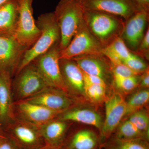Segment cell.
<instances>
[{"instance_id":"6da1fadb","label":"cell","mask_w":149,"mask_h":149,"mask_svg":"<svg viewBox=\"0 0 149 149\" xmlns=\"http://www.w3.org/2000/svg\"><path fill=\"white\" fill-rule=\"evenodd\" d=\"M84 21L91 34L104 48L121 37L125 23L120 17L89 10H85Z\"/></svg>"},{"instance_id":"7a4b0ae2","label":"cell","mask_w":149,"mask_h":149,"mask_svg":"<svg viewBox=\"0 0 149 149\" xmlns=\"http://www.w3.org/2000/svg\"><path fill=\"white\" fill-rule=\"evenodd\" d=\"M84 12L78 0H60L53 13L60 30L61 51L68 46L84 21Z\"/></svg>"},{"instance_id":"3957f363","label":"cell","mask_w":149,"mask_h":149,"mask_svg":"<svg viewBox=\"0 0 149 149\" xmlns=\"http://www.w3.org/2000/svg\"><path fill=\"white\" fill-rule=\"evenodd\" d=\"M36 23L41 35L35 44L24 53L16 74L25 65L45 53L56 43L60 42V30L53 12L41 15Z\"/></svg>"},{"instance_id":"277c9868","label":"cell","mask_w":149,"mask_h":149,"mask_svg":"<svg viewBox=\"0 0 149 149\" xmlns=\"http://www.w3.org/2000/svg\"><path fill=\"white\" fill-rule=\"evenodd\" d=\"M50 87L32 62L24 66L12 80L14 101L23 100Z\"/></svg>"},{"instance_id":"5b68a950","label":"cell","mask_w":149,"mask_h":149,"mask_svg":"<svg viewBox=\"0 0 149 149\" xmlns=\"http://www.w3.org/2000/svg\"><path fill=\"white\" fill-rule=\"evenodd\" d=\"M3 130L18 149H40L46 145L39 127L17 118Z\"/></svg>"},{"instance_id":"8992f818","label":"cell","mask_w":149,"mask_h":149,"mask_svg":"<svg viewBox=\"0 0 149 149\" xmlns=\"http://www.w3.org/2000/svg\"><path fill=\"white\" fill-rule=\"evenodd\" d=\"M59 43H56L45 53L32 62L50 87L60 89L68 94L60 67Z\"/></svg>"},{"instance_id":"52a82bcc","label":"cell","mask_w":149,"mask_h":149,"mask_svg":"<svg viewBox=\"0 0 149 149\" xmlns=\"http://www.w3.org/2000/svg\"><path fill=\"white\" fill-rule=\"evenodd\" d=\"M33 0H17L19 13L17 27L14 38L29 49L38 40L41 31L33 15Z\"/></svg>"},{"instance_id":"ba28073f","label":"cell","mask_w":149,"mask_h":149,"mask_svg":"<svg viewBox=\"0 0 149 149\" xmlns=\"http://www.w3.org/2000/svg\"><path fill=\"white\" fill-rule=\"evenodd\" d=\"M28 49L13 37L0 36V74L12 80Z\"/></svg>"},{"instance_id":"9c48e42d","label":"cell","mask_w":149,"mask_h":149,"mask_svg":"<svg viewBox=\"0 0 149 149\" xmlns=\"http://www.w3.org/2000/svg\"><path fill=\"white\" fill-rule=\"evenodd\" d=\"M103 48L83 21L68 46L61 51L60 59H72L85 55L102 53Z\"/></svg>"},{"instance_id":"30bf717a","label":"cell","mask_w":149,"mask_h":149,"mask_svg":"<svg viewBox=\"0 0 149 149\" xmlns=\"http://www.w3.org/2000/svg\"><path fill=\"white\" fill-rule=\"evenodd\" d=\"M13 111L15 118L38 127L61 113L24 100L14 102Z\"/></svg>"},{"instance_id":"8fae6325","label":"cell","mask_w":149,"mask_h":149,"mask_svg":"<svg viewBox=\"0 0 149 149\" xmlns=\"http://www.w3.org/2000/svg\"><path fill=\"white\" fill-rule=\"evenodd\" d=\"M24 100L60 113L72 107L74 103L73 99L68 93L52 87H48Z\"/></svg>"},{"instance_id":"7c38bea8","label":"cell","mask_w":149,"mask_h":149,"mask_svg":"<svg viewBox=\"0 0 149 149\" xmlns=\"http://www.w3.org/2000/svg\"><path fill=\"white\" fill-rule=\"evenodd\" d=\"M149 19V13L138 11L125 20L120 38L132 53L136 52L143 38Z\"/></svg>"},{"instance_id":"4fadbf2b","label":"cell","mask_w":149,"mask_h":149,"mask_svg":"<svg viewBox=\"0 0 149 149\" xmlns=\"http://www.w3.org/2000/svg\"><path fill=\"white\" fill-rule=\"evenodd\" d=\"M85 10L96 11L113 15L125 20L135 12L128 0H78Z\"/></svg>"},{"instance_id":"5bb4252c","label":"cell","mask_w":149,"mask_h":149,"mask_svg":"<svg viewBox=\"0 0 149 149\" xmlns=\"http://www.w3.org/2000/svg\"><path fill=\"white\" fill-rule=\"evenodd\" d=\"M72 59L86 74L98 76L107 83L113 77L111 62L102 53L85 55Z\"/></svg>"},{"instance_id":"9a60e30c","label":"cell","mask_w":149,"mask_h":149,"mask_svg":"<svg viewBox=\"0 0 149 149\" xmlns=\"http://www.w3.org/2000/svg\"><path fill=\"white\" fill-rule=\"evenodd\" d=\"M105 118L101 129L104 137L108 138L126 113V101L121 94L113 93L105 102Z\"/></svg>"},{"instance_id":"2e32d148","label":"cell","mask_w":149,"mask_h":149,"mask_svg":"<svg viewBox=\"0 0 149 149\" xmlns=\"http://www.w3.org/2000/svg\"><path fill=\"white\" fill-rule=\"evenodd\" d=\"M59 65L63 82L70 95H85L83 72L75 61L72 59L61 58Z\"/></svg>"},{"instance_id":"e0dca14e","label":"cell","mask_w":149,"mask_h":149,"mask_svg":"<svg viewBox=\"0 0 149 149\" xmlns=\"http://www.w3.org/2000/svg\"><path fill=\"white\" fill-rule=\"evenodd\" d=\"M12 80L0 74V122L3 129L15 119Z\"/></svg>"},{"instance_id":"ac0fdd59","label":"cell","mask_w":149,"mask_h":149,"mask_svg":"<svg viewBox=\"0 0 149 149\" xmlns=\"http://www.w3.org/2000/svg\"><path fill=\"white\" fill-rule=\"evenodd\" d=\"M18 16L17 0H9L0 7V36L14 38Z\"/></svg>"},{"instance_id":"d6986e66","label":"cell","mask_w":149,"mask_h":149,"mask_svg":"<svg viewBox=\"0 0 149 149\" xmlns=\"http://www.w3.org/2000/svg\"><path fill=\"white\" fill-rule=\"evenodd\" d=\"M68 122L57 117L39 127L46 145L61 147L68 128Z\"/></svg>"},{"instance_id":"ffe728a7","label":"cell","mask_w":149,"mask_h":149,"mask_svg":"<svg viewBox=\"0 0 149 149\" xmlns=\"http://www.w3.org/2000/svg\"><path fill=\"white\" fill-rule=\"evenodd\" d=\"M58 118L65 121H74L93 125L99 129H102L103 124L101 116L95 111L88 109L71 107L61 113Z\"/></svg>"},{"instance_id":"44dd1931","label":"cell","mask_w":149,"mask_h":149,"mask_svg":"<svg viewBox=\"0 0 149 149\" xmlns=\"http://www.w3.org/2000/svg\"><path fill=\"white\" fill-rule=\"evenodd\" d=\"M132 53L120 37L103 48L102 51V53L113 63H122Z\"/></svg>"},{"instance_id":"7402d4cb","label":"cell","mask_w":149,"mask_h":149,"mask_svg":"<svg viewBox=\"0 0 149 149\" xmlns=\"http://www.w3.org/2000/svg\"><path fill=\"white\" fill-rule=\"evenodd\" d=\"M97 144V139L91 130H83L72 136L67 149H95Z\"/></svg>"},{"instance_id":"603a6c76","label":"cell","mask_w":149,"mask_h":149,"mask_svg":"<svg viewBox=\"0 0 149 149\" xmlns=\"http://www.w3.org/2000/svg\"><path fill=\"white\" fill-rule=\"evenodd\" d=\"M149 91L143 89L133 94L128 101L126 102V109L125 116L130 115L135 112L140 110L148 102Z\"/></svg>"},{"instance_id":"cb8c5ba5","label":"cell","mask_w":149,"mask_h":149,"mask_svg":"<svg viewBox=\"0 0 149 149\" xmlns=\"http://www.w3.org/2000/svg\"><path fill=\"white\" fill-rule=\"evenodd\" d=\"M143 133L128 120L123 123L116 133L118 139H143Z\"/></svg>"},{"instance_id":"d4e9b609","label":"cell","mask_w":149,"mask_h":149,"mask_svg":"<svg viewBox=\"0 0 149 149\" xmlns=\"http://www.w3.org/2000/svg\"><path fill=\"white\" fill-rule=\"evenodd\" d=\"M85 95L93 102H100L105 97L106 88L102 85L84 82Z\"/></svg>"},{"instance_id":"484cf974","label":"cell","mask_w":149,"mask_h":149,"mask_svg":"<svg viewBox=\"0 0 149 149\" xmlns=\"http://www.w3.org/2000/svg\"><path fill=\"white\" fill-rule=\"evenodd\" d=\"M143 133H148L149 116L147 113L140 110L135 112L131 115L128 119Z\"/></svg>"},{"instance_id":"4316f807","label":"cell","mask_w":149,"mask_h":149,"mask_svg":"<svg viewBox=\"0 0 149 149\" xmlns=\"http://www.w3.org/2000/svg\"><path fill=\"white\" fill-rule=\"evenodd\" d=\"M113 149H149L143 139H116Z\"/></svg>"},{"instance_id":"83f0119b","label":"cell","mask_w":149,"mask_h":149,"mask_svg":"<svg viewBox=\"0 0 149 149\" xmlns=\"http://www.w3.org/2000/svg\"><path fill=\"white\" fill-rule=\"evenodd\" d=\"M122 63L140 74H142L149 68L143 58L133 53L128 58L124 60Z\"/></svg>"},{"instance_id":"f1b7e54d","label":"cell","mask_w":149,"mask_h":149,"mask_svg":"<svg viewBox=\"0 0 149 149\" xmlns=\"http://www.w3.org/2000/svg\"><path fill=\"white\" fill-rule=\"evenodd\" d=\"M140 75L126 77H113V82L116 86L120 90L125 92H129L139 85Z\"/></svg>"},{"instance_id":"f546056e","label":"cell","mask_w":149,"mask_h":149,"mask_svg":"<svg viewBox=\"0 0 149 149\" xmlns=\"http://www.w3.org/2000/svg\"><path fill=\"white\" fill-rule=\"evenodd\" d=\"M111 70L113 77H133L141 75L133 71L123 63H111Z\"/></svg>"},{"instance_id":"4dcf8cb0","label":"cell","mask_w":149,"mask_h":149,"mask_svg":"<svg viewBox=\"0 0 149 149\" xmlns=\"http://www.w3.org/2000/svg\"><path fill=\"white\" fill-rule=\"evenodd\" d=\"M133 53L141 57L144 59L149 60V26L141 41L139 47Z\"/></svg>"},{"instance_id":"1f68e13d","label":"cell","mask_w":149,"mask_h":149,"mask_svg":"<svg viewBox=\"0 0 149 149\" xmlns=\"http://www.w3.org/2000/svg\"><path fill=\"white\" fill-rule=\"evenodd\" d=\"M136 12L149 13V0H128Z\"/></svg>"},{"instance_id":"d6a6232c","label":"cell","mask_w":149,"mask_h":149,"mask_svg":"<svg viewBox=\"0 0 149 149\" xmlns=\"http://www.w3.org/2000/svg\"><path fill=\"white\" fill-rule=\"evenodd\" d=\"M83 72V71H82ZM84 82H88L92 84L102 85L107 88V83L101 77L95 75H90L83 72Z\"/></svg>"},{"instance_id":"836d02e7","label":"cell","mask_w":149,"mask_h":149,"mask_svg":"<svg viewBox=\"0 0 149 149\" xmlns=\"http://www.w3.org/2000/svg\"><path fill=\"white\" fill-rule=\"evenodd\" d=\"M0 149H18L13 143L5 136H0Z\"/></svg>"},{"instance_id":"e575fe53","label":"cell","mask_w":149,"mask_h":149,"mask_svg":"<svg viewBox=\"0 0 149 149\" xmlns=\"http://www.w3.org/2000/svg\"><path fill=\"white\" fill-rule=\"evenodd\" d=\"M140 77V87L143 89H148L149 87V68H147L142 74Z\"/></svg>"},{"instance_id":"d590c367","label":"cell","mask_w":149,"mask_h":149,"mask_svg":"<svg viewBox=\"0 0 149 149\" xmlns=\"http://www.w3.org/2000/svg\"><path fill=\"white\" fill-rule=\"evenodd\" d=\"M60 148L61 147H54L46 145L40 149H60Z\"/></svg>"},{"instance_id":"8d00e7d4","label":"cell","mask_w":149,"mask_h":149,"mask_svg":"<svg viewBox=\"0 0 149 149\" xmlns=\"http://www.w3.org/2000/svg\"><path fill=\"white\" fill-rule=\"evenodd\" d=\"M0 136H5L4 132L3 130L2 127L1 125V122H0Z\"/></svg>"},{"instance_id":"74e56055","label":"cell","mask_w":149,"mask_h":149,"mask_svg":"<svg viewBox=\"0 0 149 149\" xmlns=\"http://www.w3.org/2000/svg\"><path fill=\"white\" fill-rule=\"evenodd\" d=\"M8 1L9 0H0V7Z\"/></svg>"},{"instance_id":"f35d334b","label":"cell","mask_w":149,"mask_h":149,"mask_svg":"<svg viewBox=\"0 0 149 149\" xmlns=\"http://www.w3.org/2000/svg\"></svg>"}]
</instances>
